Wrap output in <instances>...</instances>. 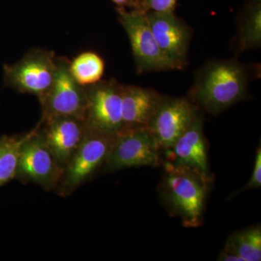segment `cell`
<instances>
[{
    "label": "cell",
    "mask_w": 261,
    "mask_h": 261,
    "mask_svg": "<svg viewBox=\"0 0 261 261\" xmlns=\"http://www.w3.org/2000/svg\"><path fill=\"white\" fill-rule=\"evenodd\" d=\"M247 90L243 65L234 60L211 61L197 73L189 99L199 109L216 116L245 99Z\"/></svg>",
    "instance_id": "obj_1"
},
{
    "label": "cell",
    "mask_w": 261,
    "mask_h": 261,
    "mask_svg": "<svg viewBox=\"0 0 261 261\" xmlns=\"http://www.w3.org/2000/svg\"><path fill=\"white\" fill-rule=\"evenodd\" d=\"M162 165L164 174L161 192L168 211L180 218L185 227H199L203 223L206 197L212 177H205L191 168L169 161H163Z\"/></svg>",
    "instance_id": "obj_2"
},
{
    "label": "cell",
    "mask_w": 261,
    "mask_h": 261,
    "mask_svg": "<svg viewBox=\"0 0 261 261\" xmlns=\"http://www.w3.org/2000/svg\"><path fill=\"white\" fill-rule=\"evenodd\" d=\"M57 57L54 51L32 49L23 58L4 66L5 85L23 94L41 99L50 88L56 72Z\"/></svg>",
    "instance_id": "obj_3"
},
{
    "label": "cell",
    "mask_w": 261,
    "mask_h": 261,
    "mask_svg": "<svg viewBox=\"0 0 261 261\" xmlns=\"http://www.w3.org/2000/svg\"><path fill=\"white\" fill-rule=\"evenodd\" d=\"M117 12L118 20L129 39L137 73L178 70L156 42L145 13L125 8H118Z\"/></svg>",
    "instance_id": "obj_4"
},
{
    "label": "cell",
    "mask_w": 261,
    "mask_h": 261,
    "mask_svg": "<svg viewBox=\"0 0 261 261\" xmlns=\"http://www.w3.org/2000/svg\"><path fill=\"white\" fill-rule=\"evenodd\" d=\"M116 137L87 127L84 140L63 169L56 189L60 195H70L105 165Z\"/></svg>",
    "instance_id": "obj_5"
},
{
    "label": "cell",
    "mask_w": 261,
    "mask_h": 261,
    "mask_svg": "<svg viewBox=\"0 0 261 261\" xmlns=\"http://www.w3.org/2000/svg\"><path fill=\"white\" fill-rule=\"evenodd\" d=\"M63 168L48 147L40 130V123L20 149L16 177L23 183H34L47 190H56Z\"/></svg>",
    "instance_id": "obj_6"
},
{
    "label": "cell",
    "mask_w": 261,
    "mask_h": 261,
    "mask_svg": "<svg viewBox=\"0 0 261 261\" xmlns=\"http://www.w3.org/2000/svg\"><path fill=\"white\" fill-rule=\"evenodd\" d=\"M87 127L111 136L123 132L122 84L114 80H102L87 87Z\"/></svg>",
    "instance_id": "obj_7"
},
{
    "label": "cell",
    "mask_w": 261,
    "mask_h": 261,
    "mask_svg": "<svg viewBox=\"0 0 261 261\" xmlns=\"http://www.w3.org/2000/svg\"><path fill=\"white\" fill-rule=\"evenodd\" d=\"M161 152L148 128L125 129L116 135L105 165L113 171L142 166L159 167L163 162Z\"/></svg>",
    "instance_id": "obj_8"
},
{
    "label": "cell",
    "mask_w": 261,
    "mask_h": 261,
    "mask_svg": "<svg viewBox=\"0 0 261 261\" xmlns=\"http://www.w3.org/2000/svg\"><path fill=\"white\" fill-rule=\"evenodd\" d=\"M70 60L57 57L54 81L45 95L39 99L42 119L56 116L79 117L85 119L87 87L80 85L69 70Z\"/></svg>",
    "instance_id": "obj_9"
},
{
    "label": "cell",
    "mask_w": 261,
    "mask_h": 261,
    "mask_svg": "<svg viewBox=\"0 0 261 261\" xmlns=\"http://www.w3.org/2000/svg\"><path fill=\"white\" fill-rule=\"evenodd\" d=\"M200 109L187 97H163L147 128L160 149H169L200 115Z\"/></svg>",
    "instance_id": "obj_10"
},
{
    "label": "cell",
    "mask_w": 261,
    "mask_h": 261,
    "mask_svg": "<svg viewBox=\"0 0 261 261\" xmlns=\"http://www.w3.org/2000/svg\"><path fill=\"white\" fill-rule=\"evenodd\" d=\"M146 13L151 30L161 50L178 70L187 65L189 46L192 38L190 27L174 13Z\"/></svg>",
    "instance_id": "obj_11"
},
{
    "label": "cell",
    "mask_w": 261,
    "mask_h": 261,
    "mask_svg": "<svg viewBox=\"0 0 261 261\" xmlns=\"http://www.w3.org/2000/svg\"><path fill=\"white\" fill-rule=\"evenodd\" d=\"M40 130L60 166L64 169L85 137V119L79 117L56 116L41 118Z\"/></svg>",
    "instance_id": "obj_12"
},
{
    "label": "cell",
    "mask_w": 261,
    "mask_h": 261,
    "mask_svg": "<svg viewBox=\"0 0 261 261\" xmlns=\"http://www.w3.org/2000/svg\"><path fill=\"white\" fill-rule=\"evenodd\" d=\"M164 152L166 161L191 168L205 177H212L209 171L207 142L200 113L172 147Z\"/></svg>",
    "instance_id": "obj_13"
},
{
    "label": "cell",
    "mask_w": 261,
    "mask_h": 261,
    "mask_svg": "<svg viewBox=\"0 0 261 261\" xmlns=\"http://www.w3.org/2000/svg\"><path fill=\"white\" fill-rule=\"evenodd\" d=\"M163 97L154 89L122 84L123 130L147 128Z\"/></svg>",
    "instance_id": "obj_14"
},
{
    "label": "cell",
    "mask_w": 261,
    "mask_h": 261,
    "mask_svg": "<svg viewBox=\"0 0 261 261\" xmlns=\"http://www.w3.org/2000/svg\"><path fill=\"white\" fill-rule=\"evenodd\" d=\"M224 250L238 255L244 261H260V225L239 230L230 235Z\"/></svg>",
    "instance_id": "obj_15"
},
{
    "label": "cell",
    "mask_w": 261,
    "mask_h": 261,
    "mask_svg": "<svg viewBox=\"0 0 261 261\" xmlns=\"http://www.w3.org/2000/svg\"><path fill=\"white\" fill-rule=\"evenodd\" d=\"M105 69L104 60L94 51H84L70 61V74L84 87H90L102 81Z\"/></svg>",
    "instance_id": "obj_16"
},
{
    "label": "cell",
    "mask_w": 261,
    "mask_h": 261,
    "mask_svg": "<svg viewBox=\"0 0 261 261\" xmlns=\"http://www.w3.org/2000/svg\"><path fill=\"white\" fill-rule=\"evenodd\" d=\"M33 130L23 135L0 138V187L16 177L20 149Z\"/></svg>",
    "instance_id": "obj_17"
},
{
    "label": "cell",
    "mask_w": 261,
    "mask_h": 261,
    "mask_svg": "<svg viewBox=\"0 0 261 261\" xmlns=\"http://www.w3.org/2000/svg\"><path fill=\"white\" fill-rule=\"evenodd\" d=\"M237 48L243 51L260 47L261 44V8L260 2L250 5L238 24Z\"/></svg>",
    "instance_id": "obj_18"
},
{
    "label": "cell",
    "mask_w": 261,
    "mask_h": 261,
    "mask_svg": "<svg viewBox=\"0 0 261 261\" xmlns=\"http://www.w3.org/2000/svg\"><path fill=\"white\" fill-rule=\"evenodd\" d=\"M177 0H135L133 9L144 13L152 11L158 13H174Z\"/></svg>",
    "instance_id": "obj_19"
},
{
    "label": "cell",
    "mask_w": 261,
    "mask_h": 261,
    "mask_svg": "<svg viewBox=\"0 0 261 261\" xmlns=\"http://www.w3.org/2000/svg\"><path fill=\"white\" fill-rule=\"evenodd\" d=\"M261 187V147L260 145L257 149L256 156H255V166L251 177L246 185L240 190L239 192L246 191L254 189H260Z\"/></svg>",
    "instance_id": "obj_20"
},
{
    "label": "cell",
    "mask_w": 261,
    "mask_h": 261,
    "mask_svg": "<svg viewBox=\"0 0 261 261\" xmlns=\"http://www.w3.org/2000/svg\"><path fill=\"white\" fill-rule=\"evenodd\" d=\"M218 260L221 261H244L242 257H239L238 255L230 253V252L224 251L223 250L219 254L218 257Z\"/></svg>",
    "instance_id": "obj_21"
},
{
    "label": "cell",
    "mask_w": 261,
    "mask_h": 261,
    "mask_svg": "<svg viewBox=\"0 0 261 261\" xmlns=\"http://www.w3.org/2000/svg\"><path fill=\"white\" fill-rule=\"evenodd\" d=\"M118 8H128L133 9L135 5V0H112Z\"/></svg>",
    "instance_id": "obj_22"
}]
</instances>
